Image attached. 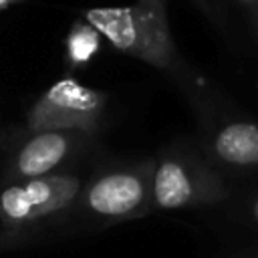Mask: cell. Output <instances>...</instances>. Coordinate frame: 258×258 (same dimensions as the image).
Instances as JSON below:
<instances>
[{
    "label": "cell",
    "mask_w": 258,
    "mask_h": 258,
    "mask_svg": "<svg viewBox=\"0 0 258 258\" xmlns=\"http://www.w3.org/2000/svg\"><path fill=\"white\" fill-rule=\"evenodd\" d=\"M83 18L117 50L171 77L189 99L198 101L204 83L181 58L167 20V0H135L131 6L89 8Z\"/></svg>",
    "instance_id": "obj_1"
},
{
    "label": "cell",
    "mask_w": 258,
    "mask_h": 258,
    "mask_svg": "<svg viewBox=\"0 0 258 258\" xmlns=\"http://www.w3.org/2000/svg\"><path fill=\"white\" fill-rule=\"evenodd\" d=\"M153 157L107 169L83 185L75 204L97 220H139L153 210Z\"/></svg>",
    "instance_id": "obj_2"
},
{
    "label": "cell",
    "mask_w": 258,
    "mask_h": 258,
    "mask_svg": "<svg viewBox=\"0 0 258 258\" xmlns=\"http://www.w3.org/2000/svg\"><path fill=\"white\" fill-rule=\"evenodd\" d=\"M228 187L220 173L191 151L169 149L155 159L153 208L191 210L226 200Z\"/></svg>",
    "instance_id": "obj_3"
},
{
    "label": "cell",
    "mask_w": 258,
    "mask_h": 258,
    "mask_svg": "<svg viewBox=\"0 0 258 258\" xmlns=\"http://www.w3.org/2000/svg\"><path fill=\"white\" fill-rule=\"evenodd\" d=\"M107 97L75 79L50 85L28 111V131H79L91 135L101 125Z\"/></svg>",
    "instance_id": "obj_4"
},
{
    "label": "cell",
    "mask_w": 258,
    "mask_h": 258,
    "mask_svg": "<svg viewBox=\"0 0 258 258\" xmlns=\"http://www.w3.org/2000/svg\"><path fill=\"white\" fill-rule=\"evenodd\" d=\"M81 189L83 181L71 173H50L8 183L0 191V222L6 230L24 232L30 224L73 206Z\"/></svg>",
    "instance_id": "obj_5"
},
{
    "label": "cell",
    "mask_w": 258,
    "mask_h": 258,
    "mask_svg": "<svg viewBox=\"0 0 258 258\" xmlns=\"http://www.w3.org/2000/svg\"><path fill=\"white\" fill-rule=\"evenodd\" d=\"M89 135L79 131H38L32 133L14 153L6 171L10 183L34 179L56 173L67 161H71Z\"/></svg>",
    "instance_id": "obj_6"
},
{
    "label": "cell",
    "mask_w": 258,
    "mask_h": 258,
    "mask_svg": "<svg viewBox=\"0 0 258 258\" xmlns=\"http://www.w3.org/2000/svg\"><path fill=\"white\" fill-rule=\"evenodd\" d=\"M210 149L228 167H258V123L230 121L214 131Z\"/></svg>",
    "instance_id": "obj_7"
},
{
    "label": "cell",
    "mask_w": 258,
    "mask_h": 258,
    "mask_svg": "<svg viewBox=\"0 0 258 258\" xmlns=\"http://www.w3.org/2000/svg\"><path fill=\"white\" fill-rule=\"evenodd\" d=\"M99 44H101V32L93 24H89L85 18L77 20L71 26L67 34V42H64L67 64L73 69L87 64L99 50Z\"/></svg>",
    "instance_id": "obj_8"
},
{
    "label": "cell",
    "mask_w": 258,
    "mask_h": 258,
    "mask_svg": "<svg viewBox=\"0 0 258 258\" xmlns=\"http://www.w3.org/2000/svg\"><path fill=\"white\" fill-rule=\"evenodd\" d=\"M30 242V234L24 230V232H14V230H6L0 234V250L4 248H14V246H22Z\"/></svg>",
    "instance_id": "obj_9"
},
{
    "label": "cell",
    "mask_w": 258,
    "mask_h": 258,
    "mask_svg": "<svg viewBox=\"0 0 258 258\" xmlns=\"http://www.w3.org/2000/svg\"><path fill=\"white\" fill-rule=\"evenodd\" d=\"M236 4L244 10L254 34L258 36V0H236Z\"/></svg>",
    "instance_id": "obj_10"
},
{
    "label": "cell",
    "mask_w": 258,
    "mask_h": 258,
    "mask_svg": "<svg viewBox=\"0 0 258 258\" xmlns=\"http://www.w3.org/2000/svg\"><path fill=\"white\" fill-rule=\"evenodd\" d=\"M246 218H248L252 224L258 226V196L252 198V202H248V206H246Z\"/></svg>",
    "instance_id": "obj_11"
},
{
    "label": "cell",
    "mask_w": 258,
    "mask_h": 258,
    "mask_svg": "<svg viewBox=\"0 0 258 258\" xmlns=\"http://www.w3.org/2000/svg\"><path fill=\"white\" fill-rule=\"evenodd\" d=\"M12 2H16V0H0V10H2V8H6V6H8V4H12Z\"/></svg>",
    "instance_id": "obj_12"
}]
</instances>
